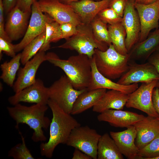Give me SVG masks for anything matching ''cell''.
<instances>
[{
	"mask_svg": "<svg viewBox=\"0 0 159 159\" xmlns=\"http://www.w3.org/2000/svg\"><path fill=\"white\" fill-rule=\"evenodd\" d=\"M47 105L52 114L49 137L47 142L41 143L40 149L42 156L50 158L56 147L60 144H66L72 131L81 125L71 114L65 112L51 100H49Z\"/></svg>",
	"mask_w": 159,
	"mask_h": 159,
	"instance_id": "1",
	"label": "cell"
},
{
	"mask_svg": "<svg viewBox=\"0 0 159 159\" xmlns=\"http://www.w3.org/2000/svg\"><path fill=\"white\" fill-rule=\"evenodd\" d=\"M46 61L64 72L75 89L82 90L88 87L92 77V58L78 54L63 59L55 53L49 52L46 54Z\"/></svg>",
	"mask_w": 159,
	"mask_h": 159,
	"instance_id": "2",
	"label": "cell"
},
{
	"mask_svg": "<svg viewBox=\"0 0 159 159\" xmlns=\"http://www.w3.org/2000/svg\"><path fill=\"white\" fill-rule=\"evenodd\" d=\"M48 106L36 104L27 106L19 103L13 107H7V109L10 116L16 122L15 127L18 129L20 124H26L34 131L32 139L37 142L45 141L47 139L43 130L47 129L51 122L45 116Z\"/></svg>",
	"mask_w": 159,
	"mask_h": 159,
	"instance_id": "3",
	"label": "cell"
},
{
	"mask_svg": "<svg viewBox=\"0 0 159 159\" xmlns=\"http://www.w3.org/2000/svg\"><path fill=\"white\" fill-rule=\"evenodd\" d=\"M97 68L105 77L110 80L120 78L128 70L130 55L120 54L112 44L105 51L95 50L93 56Z\"/></svg>",
	"mask_w": 159,
	"mask_h": 159,
	"instance_id": "4",
	"label": "cell"
},
{
	"mask_svg": "<svg viewBox=\"0 0 159 159\" xmlns=\"http://www.w3.org/2000/svg\"><path fill=\"white\" fill-rule=\"evenodd\" d=\"M66 40L65 43L57 47L74 50L78 54L86 55L90 58H92L95 49L104 51L108 47L107 44L96 38L90 24L81 23L78 25L75 34Z\"/></svg>",
	"mask_w": 159,
	"mask_h": 159,
	"instance_id": "5",
	"label": "cell"
},
{
	"mask_svg": "<svg viewBox=\"0 0 159 159\" xmlns=\"http://www.w3.org/2000/svg\"><path fill=\"white\" fill-rule=\"evenodd\" d=\"M49 89V99L55 102L65 112L70 114L78 97L87 90V89L80 90L74 89L66 75H62Z\"/></svg>",
	"mask_w": 159,
	"mask_h": 159,
	"instance_id": "6",
	"label": "cell"
},
{
	"mask_svg": "<svg viewBox=\"0 0 159 159\" xmlns=\"http://www.w3.org/2000/svg\"><path fill=\"white\" fill-rule=\"evenodd\" d=\"M101 135L88 126H81L72 131L66 144L80 150L92 159H97V146Z\"/></svg>",
	"mask_w": 159,
	"mask_h": 159,
	"instance_id": "7",
	"label": "cell"
},
{
	"mask_svg": "<svg viewBox=\"0 0 159 159\" xmlns=\"http://www.w3.org/2000/svg\"><path fill=\"white\" fill-rule=\"evenodd\" d=\"M158 80L142 83L135 91L128 95L125 105L127 108H133L140 110L148 115L159 117V115L153 106L152 96L153 89L156 87Z\"/></svg>",
	"mask_w": 159,
	"mask_h": 159,
	"instance_id": "8",
	"label": "cell"
},
{
	"mask_svg": "<svg viewBox=\"0 0 159 159\" xmlns=\"http://www.w3.org/2000/svg\"><path fill=\"white\" fill-rule=\"evenodd\" d=\"M53 19L41 10L38 1L36 0L32 6L31 14L29 21L23 38L19 43L14 44L15 52L23 50L30 42L46 30V23Z\"/></svg>",
	"mask_w": 159,
	"mask_h": 159,
	"instance_id": "9",
	"label": "cell"
},
{
	"mask_svg": "<svg viewBox=\"0 0 159 159\" xmlns=\"http://www.w3.org/2000/svg\"><path fill=\"white\" fill-rule=\"evenodd\" d=\"M38 2L42 11L60 24L70 23L77 26L82 23L69 5L63 4L59 0H40Z\"/></svg>",
	"mask_w": 159,
	"mask_h": 159,
	"instance_id": "10",
	"label": "cell"
},
{
	"mask_svg": "<svg viewBox=\"0 0 159 159\" xmlns=\"http://www.w3.org/2000/svg\"><path fill=\"white\" fill-rule=\"evenodd\" d=\"M49 99V87L37 79L32 85L9 97L8 101L13 106L22 102L47 105Z\"/></svg>",
	"mask_w": 159,
	"mask_h": 159,
	"instance_id": "11",
	"label": "cell"
},
{
	"mask_svg": "<svg viewBox=\"0 0 159 159\" xmlns=\"http://www.w3.org/2000/svg\"><path fill=\"white\" fill-rule=\"evenodd\" d=\"M134 0H127L122 24L126 32L125 45L128 52L139 41L141 26L139 16L135 7Z\"/></svg>",
	"mask_w": 159,
	"mask_h": 159,
	"instance_id": "12",
	"label": "cell"
},
{
	"mask_svg": "<svg viewBox=\"0 0 159 159\" xmlns=\"http://www.w3.org/2000/svg\"><path fill=\"white\" fill-rule=\"evenodd\" d=\"M134 5L140 24V42L147 38L150 31L158 27L159 0L148 4L135 2Z\"/></svg>",
	"mask_w": 159,
	"mask_h": 159,
	"instance_id": "13",
	"label": "cell"
},
{
	"mask_svg": "<svg viewBox=\"0 0 159 159\" xmlns=\"http://www.w3.org/2000/svg\"><path fill=\"white\" fill-rule=\"evenodd\" d=\"M154 80H159V74L154 66L148 62L129 65L127 71L117 82L122 85H129L139 82H149Z\"/></svg>",
	"mask_w": 159,
	"mask_h": 159,
	"instance_id": "14",
	"label": "cell"
},
{
	"mask_svg": "<svg viewBox=\"0 0 159 159\" xmlns=\"http://www.w3.org/2000/svg\"><path fill=\"white\" fill-rule=\"evenodd\" d=\"M45 52L39 51L32 58L19 68L18 77L13 86L16 93L32 85L36 81V75L40 65L46 61Z\"/></svg>",
	"mask_w": 159,
	"mask_h": 159,
	"instance_id": "15",
	"label": "cell"
},
{
	"mask_svg": "<svg viewBox=\"0 0 159 159\" xmlns=\"http://www.w3.org/2000/svg\"><path fill=\"white\" fill-rule=\"evenodd\" d=\"M31 14L23 11L15 6L8 14L5 30L11 41L17 40L24 36Z\"/></svg>",
	"mask_w": 159,
	"mask_h": 159,
	"instance_id": "16",
	"label": "cell"
},
{
	"mask_svg": "<svg viewBox=\"0 0 159 159\" xmlns=\"http://www.w3.org/2000/svg\"><path fill=\"white\" fill-rule=\"evenodd\" d=\"M145 117L143 115L129 111L108 109L100 113L97 119L100 122H107L114 127L127 128Z\"/></svg>",
	"mask_w": 159,
	"mask_h": 159,
	"instance_id": "17",
	"label": "cell"
},
{
	"mask_svg": "<svg viewBox=\"0 0 159 159\" xmlns=\"http://www.w3.org/2000/svg\"><path fill=\"white\" fill-rule=\"evenodd\" d=\"M110 135L122 155L129 159H137L139 150L134 143L137 132L134 125L123 131H110Z\"/></svg>",
	"mask_w": 159,
	"mask_h": 159,
	"instance_id": "18",
	"label": "cell"
},
{
	"mask_svg": "<svg viewBox=\"0 0 159 159\" xmlns=\"http://www.w3.org/2000/svg\"><path fill=\"white\" fill-rule=\"evenodd\" d=\"M137 132L135 144L139 150L148 145L159 133V117L150 115L135 124Z\"/></svg>",
	"mask_w": 159,
	"mask_h": 159,
	"instance_id": "19",
	"label": "cell"
},
{
	"mask_svg": "<svg viewBox=\"0 0 159 159\" xmlns=\"http://www.w3.org/2000/svg\"><path fill=\"white\" fill-rule=\"evenodd\" d=\"M111 0H80L69 4L82 23L90 24L102 10L109 7Z\"/></svg>",
	"mask_w": 159,
	"mask_h": 159,
	"instance_id": "20",
	"label": "cell"
},
{
	"mask_svg": "<svg viewBox=\"0 0 159 159\" xmlns=\"http://www.w3.org/2000/svg\"><path fill=\"white\" fill-rule=\"evenodd\" d=\"M91 67L92 77L90 84L87 88V90L105 88L120 91L125 94L129 95L138 87V83L129 85H122L115 82L104 76L97 69L93 56L92 59Z\"/></svg>",
	"mask_w": 159,
	"mask_h": 159,
	"instance_id": "21",
	"label": "cell"
},
{
	"mask_svg": "<svg viewBox=\"0 0 159 159\" xmlns=\"http://www.w3.org/2000/svg\"><path fill=\"white\" fill-rule=\"evenodd\" d=\"M128 98V95L114 90L106 91L92 107L94 112L100 113L108 109L122 110Z\"/></svg>",
	"mask_w": 159,
	"mask_h": 159,
	"instance_id": "22",
	"label": "cell"
},
{
	"mask_svg": "<svg viewBox=\"0 0 159 159\" xmlns=\"http://www.w3.org/2000/svg\"><path fill=\"white\" fill-rule=\"evenodd\" d=\"M106 89L99 88L87 90L81 94L74 103L71 114H80L93 107L106 92Z\"/></svg>",
	"mask_w": 159,
	"mask_h": 159,
	"instance_id": "23",
	"label": "cell"
},
{
	"mask_svg": "<svg viewBox=\"0 0 159 159\" xmlns=\"http://www.w3.org/2000/svg\"><path fill=\"white\" fill-rule=\"evenodd\" d=\"M97 159H123L114 140L107 133L100 137L97 146Z\"/></svg>",
	"mask_w": 159,
	"mask_h": 159,
	"instance_id": "24",
	"label": "cell"
},
{
	"mask_svg": "<svg viewBox=\"0 0 159 159\" xmlns=\"http://www.w3.org/2000/svg\"><path fill=\"white\" fill-rule=\"evenodd\" d=\"M159 45V29L156 30L147 38L139 42L133 47L130 57L136 59L147 58Z\"/></svg>",
	"mask_w": 159,
	"mask_h": 159,
	"instance_id": "25",
	"label": "cell"
},
{
	"mask_svg": "<svg viewBox=\"0 0 159 159\" xmlns=\"http://www.w3.org/2000/svg\"><path fill=\"white\" fill-rule=\"evenodd\" d=\"M112 43L115 50L120 54L126 55L128 53L125 40L126 32L121 22L107 25Z\"/></svg>",
	"mask_w": 159,
	"mask_h": 159,
	"instance_id": "26",
	"label": "cell"
},
{
	"mask_svg": "<svg viewBox=\"0 0 159 159\" xmlns=\"http://www.w3.org/2000/svg\"><path fill=\"white\" fill-rule=\"evenodd\" d=\"M21 55V53H19L9 61H6L0 66L2 72L0 78L11 87L14 85L16 73L20 68Z\"/></svg>",
	"mask_w": 159,
	"mask_h": 159,
	"instance_id": "27",
	"label": "cell"
},
{
	"mask_svg": "<svg viewBox=\"0 0 159 159\" xmlns=\"http://www.w3.org/2000/svg\"><path fill=\"white\" fill-rule=\"evenodd\" d=\"M60 25L54 19L46 23L45 40L39 51L45 52L49 49L51 42L62 39Z\"/></svg>",
	"mask_w": 159,
	"mask_h": 159,
	"instance_id": "28",
	"label": "cell"
},
{
	"mask_svg": "<svg viewBox=\"0 0 159 159\" xmlns=\"http://www.w3.org/2000/svg\"><path fill=\"white\" fill-rule=\"evenodd\" d=\"M45 31L28 44L21 53V62L24 65L39 51L45 40Z\"/></svg>",
	"mask_w": 159,
	"mask_h": 159,
	"instance_id": "29",
	"label": "cell"
},
{
	"mask_svg": "<svg viewBox=\"0 0 159 159\" xmlns=\"http://www.w3.org/2000/svg\"><path fill=\"white\" fill-rule=\"evenodd\" d=\"M90 24L94 34L98 40L108 46L112 44L107 24L102 21L97 15Z\"/></svg>",
	"mask_w": 159,
	"mask_h": 159,
	"instance_id": "30",
	"label": "cell"
},
{
	"mask_svg": "<svg viewBox=\"0 0 159 159\" xmlns=\"http://www.w3.org/2000/svg\"><path fill=\"white\" fill-rule=\"evenodd\" d=\"M22 142L12 148L8 153L9 157L14 159H34L26 146L24 138L19 132Z\"/></svg>",
	"mask_w": 159,
	"mask_h": 159,
	"instance_id": "31",
	"label": "cell"
},
{
	"mask_svg": "<svg viewBox=\"0 0 159 159\" xmlns=\"http://www.w3.org/2000/svg\"><path fill=\"white\" fill-rule=\"evenodd\" d=\"M159 156V133L148 145L139 150L137 159H153Z\"/></svg>",
	"mask_w": 159,
	"mask_h": 159,
	"instance_id": "32",
	"label": "cell"
},
{
	"mask_svg": "<svg viewBox=\"0 0 159 159\" xmlns=\"http://www.w3.org/2000/svg\"><path fill=\"white\" fill-rule=\"evenodd\" d=\"M97 16L102 21L108 24H115L121 22L122 21V17L109 7L102 10Z\"/></svg>",
	"mask_w": 159,
	"mask_h": 159,
	"instance_id": "33",
	"label": "cell"
},
{
	"mask_svg": "<svg viewBox=\"0 0 159 159\" xmlns=\"http://www.w3.org/2000/svg\"><path fill=\"white\" fill-rule=\"evenodd\" d=\"M11 42L0 37V59L2 57V53L4 52L7 55L12 58L16 55L14 47V44Z\"/></svg>",
	"mask_w": 159,
	"mask_h": 159,
	"instance_id": "34",
	"label": "cell"
},
{
	"mask_svg": "<svg viewBox=\"0 0 159 159\" xmlns=\"http://www.w3.org/2000/svg\"><path fill=\"white\" fill-rule=\"evenodd\" d=\"M62 39H66L74 35L77 32V26L70 23L60 24Z\"/></svg>",
	"mask_w": 159,
	"mask_h": 159,
	"instance_id": "35",
	"label": "cell"
},
{
	"mask_svg": "<svg viewBox=\"0 0 159 159\" xmlns=\"http://www.w3.org/2000/svg\"><path fill=\"white\" fill-rule=\"evenodd\" d=\"M127 0H111L109 7L122 17Z\"/></svg>",
	"mask_w": 159,
	"mask_h": 159,
	"instance_id": "36",
	"label": "cell"
},
{
	"mask_svg": "<svg viewBox=\"0 0 159 159\" xmlns=\"http://www.w3.org/2000/svg\"><path fill=\"white\" fill-rule=\"evenodd\" d=\"M4 13V9L2 0H0V37L11 42L12 41L7 36L5 30Z\"/></svg>",
	"mask_w": 159,
	"mask_h": 159,
	"instance_id": "37",
	"label": "cell"
},
{
	"mask_svg": "<svg viewBox=\"0 0 159 159\" xmlns=\"http://www.w3.org/2000/svg\"><path fill=\"white\" fill-rule=\"evenodd\" d=\"M36 0H17L16 4L24 12L31 13L32 6Z\"/></svg>",
	"mask_w": 159,
	"mask_h": 159,
	"instance_id": "38",
	"label": "cell"
},
{
	"mask_svg": "<svg viewBox=\"0 0 159 159\" xmlns=\"http://www.w3.org/2000/svg\"><path fill=\"white\" fill-rule=\"evenodd\" d=\"M152 100L154 108L159 115V89L157 87L153 89Z\"/></svg>",
	"mask_w": 159,
	"mask_h": 159,
	"instance_id": "39",
	"label": "cell"
},
{
	"mask_svg": "<svg viewBox=\"0 0 159 159\" xmlns=\"http://www.w3.org/2000/svg\"><path fill=\"white\" fill-rule=\"evenodd\" d=\"M17 0H2L4 13L8 14L15 6Z\"/></svg>",
	"mask_w": 159,
	"mask_h": 159,
	"instance_id": "40",
	"label": "cell"
},
{
	"mask_svg": "<svg viewBox=\"0 0 159 159\" xmlns=\"http://www.w3.org/2000/svg\"><path fill=\"white\" fill-rule=\"evenodd\" d=\"M148 62L154 66L159 74V52H158L150 56Z\"/></svg>",
	"mask_w": 159,
	"mask_h": 159,
	"instance_id": "41",
	"label": "cell"
},
{
	"mask_svg": "<svg viewBox=\"0 0 159 159\" xmlns=\"http://www.w3.org/2000/svg\"><path fill=\"white\" fill-rule=\"evenodd\" d=\"M72 159H92V158L80 150L75 149L72 157Z\"/></svg>",
	"mask_w": 159,
	"mask_h": 159,
	"instance_id": "42",
	"label": "cell"
},
{
	"mask_svg": "<svg viewBox=\"0 0 159 159\" xmlns=\"http://www.w3.org/2000/svg\"><path fill=\"white\" fill-rule=\"evenodd\" d=\"M159 0H136L135 2L142 4H148L152 3Z\"/></svg>",
	"mask_w": 159,
	"mask_h": 159,
	"instance_id": "43",
	"label": "cell"
},
{
	"mask_svg": "<svg viewBox=\"0 0 159 159\" xmlns=\"http://www.w3.org/2000/svg\"><path fill=\"white\" fill-rule=\"evenodd\" d=\"M59 1L64 4H69L70 3L73 2L79 1L80 0H59ZM97 1H100L101 0H96Z\"/></svg>",
	"mask_w": 159,
	"mask_h": 159,
	"instance_id": "44",
	"label": "cell"
},
{
	"mask_svg": "<svg viewBox=\"0 0 159 159\" xmlns=\"http://www.w3.org/2000/svg\"><path fill=\"white\" fill-rule=\"evenodd\" d=\"M156 87H158L159 89V81L157 83Z\"/></svg>",
	"mask_w": 159,
	"mask_h": 159,
	"instance_id": "45",
	"label": "cell"
},
{
	"mask_svg": "<svg viewBox=\"0 0 159 159\" xmlns=\"http://www.w3.org/2000/svg\"><path fill=\"white\" fill-rule=\"evenodd\" d=\"M156 51L159 52V45L157 47Z\"/></svg>",
	"mask_w": 159,
	"mask_h": 159,
	"instance_id": "46",
	"label": "cell"
},
{
	"mask_svg": "<svg viewBox=\"0 0 159 159\" xmlns=\"http://www.w3.org/2000/svg\"><path fill=\"white\" fill-rule=\"evenodd\" d=\"M153 159H159V156L154 158Z\"/></svg>",
	"mask_w": 159,
	"mask_h": 159,
	"instance_id": "47",
	"label": "cell"
},
{
	"mask_svg": "<svg viewBox=\"0 0 159 159\" xmlns=\"http://www.w3.org/2000/svg\"><path fill=\"white\" fill-rule=\"evenodd\" d=\"M158 27H159L158 29H159V24H158Z\"/></svg>",
	"mask_w": 159,
	"mask_h": 159,
	"instance_id": "48",
	"label": "cell"
},
{
	"mask_svg": "<svg viewBox=\"0 0 159 159\" xmlns=\"http://www.w3.org/2000/svg\"><path fill=\"white\" fill-rule=\"evenodd\" d=\"M135 1H136V0H134Z\"/></svg>",
	"mask_w": 159,
	"mask_h": 159,
	"instance_id": "49",
	"label": "cell"
},
{
	"mask_svg": "<svg viewBox=\"0 0 159 159\" xmlns=\"http://www.w3.org/2000/svg\"><path fill=\"white\" fill-rule=\"evenodd\" d=\"M40 0H38V1Z\"/></svg>",
	"mask_w": 159,
	"mask_h": 159,
	"instance_id": "50",
	"label": "cell"
}]
</instances>
